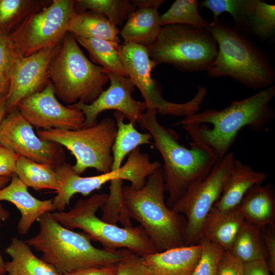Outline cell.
<instances>
[{"mask_svg":"<svg viewBox=\"0 0 275 275\" xmlns=\"http://www.w3.org/2000/svg\"><path fill=\"white\" fill-rule=\"evenodd\" d=\"M274 95L273 85L247 98L234 100L223 109L208 108L197 112L174 125L182 126L191 137L192 143L210 148L221 159L241 129L248 126L259 131L274 119V109L269 103Z\"/></svg>","mask_w":275,"mask_h":275,"instance_id":"6da1fadb","label":"cell"},{"mask_svg":"<svg viewBox=\"0 0 275 275\" xmlns=\"http://www.w3.org/2000/svg\"><path fill=\"white\" fill-rule=\"evenodd\" d=\"M157 114L156 109L147 108L136 122L151 135L163 158L164 186L168 193L166 204L171 209L190 187L209 175L220 159L210 148L192 143L190 148L181 145L176 132L159 123Z\"/></svg>","mask_w":275,"mask_h":275,"instance_id":"7a4b0ae2","label":"cell"},{"mask_svg":"<svg viewBox=\"0 0 275 275\" xmlns=\"http://www.w3.org/2000/svg\"><path fill=\"white\" fill-rule=\"evenodd\" d=\"M38 234L25 242L42 253L41 259L62 275L88 268L117 264L133 254L125 249H99L85 233H78L60 224L47 212L38 219Z\"/></svg>","mask_w":275,"mask_h":275,"instance_id":"3957f363","label":"cell"},{"mask_svg":"<svg viewBox=\"0 0 275 275\" xmlns=\"http://www.w3.org/2000/svg\"><path fill=\"white\" fill-rule=\"evenodd\" d=\"M206 28L218 46L216 58L206 72L209 76L229 77L258 91L274 85L275 68L271 59L247 35L218 18L209 21Z\"/></svg>","mask_w":275,"mask_h":275,"instance_id":"277c9868","label":"cell"},{"mask_svg":"<svg viewBox=\"0 0 275 275\" xmlns=\"http://www.w3.org/2000/svg\"><path fill=\"white\" fill-rule=\"evenodd\" d=\"M163 171L155 170L140 189L123 186L128 213L145 231L158 252L185 246L186 219L169 208L164 200Z\"/></svg>","mask_w":275,"mask_h":275,"instance_id":"5b68a950","label":"cell"},{"mask_svg":"<svg viewBox=\"0 0 275 275\" xmlns=\"http://www.w3.org/2000/svg\"><path fill=\"white\" fill-rule=\"evenodd\" d=\"M47 73L56 96L68 105L92 102L109 80L104 69L86 57L75 37L68 32L51 60Z\"/></svg>","mask_w":275,"mask_h":275,"instance_id":"8992f818","label":"cell"},{"mask_svg":"<svg viewBox=\"0 0 275 275\" xmlns=\"http://www.w3.org/2000/svg\"><path fill=\"white\" fill-rule=\"evenodd\" d=\"M107 197L105 194H95L87 199L78 200L68 211L51 213L62 226L71 230H82L92 240L99 242L103 249H125L141 257L158 252L141 226L121 227L96 216V212Z\"/></svg>","mask_w":275,"mask_h":275,"instance_id":"52a82bcc","label":"cell"},{"mask_svg":"<svg viewBox=\"0 0 275 275\" xmlns=\"http://www.w3.org/2000/svg\"><path fill=\"white\" fill-rule=\"evenodd\" d=\"M147 48L157 65L169 64L182 72H207L218 52L217 43L206 28L178 24L162 26Z\"/></svg>","mask_w":275,"mask_h":275,"instance_id":"ba28073f","label":"cell"},{"mask_svg":"<svg viewBox=\"0 0 275 275\" xmlns=\"http://www.w3.org/2000/svg\"><path fill=\"white\" fill-rule=\"evenodd\" d=\"M117 132L115 120L103 119L96 124L76 130L39 129L37 134L42 140L52 142L68 149L75 158L72 166L80 175L87 169L102 173L111 171L112 147Z\"/></svg>","mask_w":275,"mask_h":275,"instance_id":"9c48e42d","label":"cell"},{"mask_svg":"<svg viewBox=\"0 0 275 275\" xmlns=\"http://www.w3.org/2000/svg\"><path fill=\"white\" fill-rule=\"evenodd\" d=\"M160 167V162H151L149 154L142 152L139 147L128 155L126 162L118 170L96 176L82 177L74 172L72 165L64 162L55 169L59 183L53 199L55 211H64L74 195L87 196L114 179L128 180L132 188H141L147 177Z\"/></svg>","mask_w":275,"mask_h":275,"instance_id":"30bf717a","label":"cell"},{"mask_svg":"<svg viewBox=\"0 0 275 275\" xmlns=\"http://www.w3.org/2000/svg\"><path fill=\"white\" fill-rule=\"evenodd\" d=\"M121 58L128 77L140 90L147 108L155 109L162 116L184 118L199 112L207 95V89L198 87L195 96L186 102L177 103L166 100L151 77V71L157 65L150 58L146 47L124 43L121 45Z\"/></svg>","mask_w":275,"mask_h":275,"instance_id":"8fae6325","label":"cell"},{"mask_svg":"<svg viewBox=\"0 0 275 275\" xmlns=\"http://www.w3.org/2000/svg\"><path fill=\"white\" fill-rule=\"evenodd\" d=\"M235 159L233 152H228L205 179L190 187L172 207L186 219L185 245L197 244L202 238L206 219L222 194Z\"/></svg>","mask_w":275,"mask_h":275,"instance_id":"7c38bea8","label":"cell"},{"mask_svg":"<svg viewBox=\"0 0 275 275\" xmlns=\"http://www.w3.org/2000/svg\"><path fill=\"white\" fill-rule=\"evenodd\" d=\"M74 11V1L53 0L30 14L8 35L16 51L28 57L59 44Z\"/></svg>","mask_w":275,"mask_h":275,"instance_id":"4fadbf2b","label":"cell"},{"mask_svg":"<svg viewBox=\"0 0 275 275\" xmlns=\"http://www.w3.org/2000/svg\"><path fill=\"white\" fill-rule=\"evenodd\" d=\"M0 145L20 156L54 169L64 163L65 154L61 146L41 139L17 108L8 114L0 126Z\"/></svg>","mask_w":275,"mask_h":275,"instance_id":"5bb4252c","label":"cell"},{"mask_svg":"<svg viewBox=\"0 0 275 275\" xmlns=\"http://www.w3.org/2000/svg\"><path fill=\"white\" fill-rule=\"evenodd\" d=\"M17 109L34 127L41 130H76L82 128L85 116L78 109L63 105L51 81L41 91L30 95Z\"/></svg>","mask_w":275,"mask_h":275,"instance_id":"9a60e30c","label":"cell"},{"mask_svg":"<svg viewBox=\"0 0 275 275\" xmlns=\"http://www.w3.org/2000/svg\"><path fill=\"white\" fill-rule=\"evenodd\" d=\"M106 73L110 81L109 87L95 100L90 103L77 102L68 105L82 113L85 118L84 127L96 124L98 115L110 109L123 114L129 122L135 124L147 108L145 101H136L132 97L135 86L128 77L112 72Z\"/></svg>","mask_w":275,"mask_h":275,"instance_id":"2e32d148","label":"cell"},{"mask_svg":"<svg viewBox=\"0 0 275 275\" xmlns=\"http://www.w3.org/2000/svg\"><path fill=\"white\" fill-rule=\"evenodd\" d=\"M61 43L28 57L15 50L10 87L6 95L8 113L16 108L23 99L41 91L49 83L48 68Z\"/></svg>","mask_w":275,"mask_h":275,"instance_id":"e0dca14e","label":"cell"},{"mask_svg":"<svg viewBox=\"0 0 275 275\" xmlns=\"http://www.w3.org/2000/svg\"><path fill=\"white\" fill-rule=\"evenodd\" d=\"M164 0H134V9L120 31L124 43L148 47L156 39L162 26L158 10Z\"/></svg>","mask_w":275,"mask_h":275,"instance_id":"ac0fdd59","label":"cell"},{"mask_svg":"<svg viewBox=\"0 0 275 275\" xmlns=\"http://www.w3.org/2000/svg\"><path fill=\"white\" fill-rule=\"evenodd\" d=\"M267 177L266 173L256 171L250 165L235 159L222 194L211 209L206 221L239 206L246 192L255 185L262 184Z\"/></svg>","mask_w":275,"mask_h":275,"instance_id":"d6986e66","label":"cell"},{"mask_svg":"<svg viewBox=\"0 0 275 275\" xmlns=\"http://www.w3.org/2000/svg\"><path fill=\"white\" fill-rule=\"evenodd\" d=\"M202 249L198 243L149 254L142 259L149 275H192Z\"/></svg>","mask_w":275,"mask_h":275,"instance_id":"ffe728a7","label":"cell"},{"mask_svg":"<svg viewBox=\"0 0 275 275\" xmlns=\"http://www.w3.org/2000/svg\"><path fill=\"white\" fill-rule=\"evenodd\" d=\"M14 204L19 210L21 217L18 223V232L26 235L33 223L44 214L55 211L53 199L41 200L33 196L28 187L13 174L9 183L0 189V201Z\"/></svg>","mask_w":275,"mask_h":275,"instance_id":"44dd1931","label":"cell"},{"mask_svg":"<svg viewBox=\"0 0 275 275\" xmlns=\"http://www.w3.org/2000/svg\"><path fill=\"white\" fill-rule=\"evenodd\" d=\"M239 207L245 221L261 227H274L275 191L272 184L251 187Z\"/></svg>","mask_w":275,"mask_h":275,"instance_id":"7402d4cb","label":"cell"},{"mask_svg":"<svg viewBox=\"0 0 275 275\" xmlns=\"http://www.w3.org/2000/svg\"><path fill=\"white\" fill-rule=\"evenodd\" d=\"M5 252L11 258V261L5 262L7 275H62L51 264L37 257L25 241L13 238Z\"/></svg>","mask_w":275,"mask_h":275,"instance_id":"603a6c76","label":"cell"},{"mask_svg":"<svg viewBox=\"0 0 275 275\" xmlns=\"http://www.w3.org/2000/svg\"><path fill=\"white\" fill-rule=\"evenodd\" d=\"M75 38H96L119 42L120 31L102 14L92 11H75L67 27Z\"/></svg>","mask_w":275,"mask_h":275,"instance_id":"cb8c5ba5","label":"cell"},{"mask_svg":"<svg viewBox=\"0 0 275 275\" xmlns=\"http://www.w3.org/2000/svg\"><path fill=\"white\" fill-rule=\"evenodd\" d=\"M117 126L115 139L112 147L113 164L111 171L118 170L124 158L140 146L151 143V135L141 133L134 127V123H125L124 115L118 112L114 113Z\"/></svg>","mask_w":275,"mask_h":275,"instance_id":"d4e9b609","label":"cell"},{"mask_svg":"<svg viewBox=\"0 0 275 275\" xmlns=\"http://www.w3.org/2000/svg\"><path fill=\"white\" fill-rule=\"evenodd\" d=\"M239 206L205 222L203 237L229 251L245 222Z\"/></svg>","mask_w":275,"mask_h":275,"instance_id":"484cf974","label":"cell"},{"mask_svg":"<svg viewBox=\"0 0 275 275\" xmlns=\"http://www.w3.org/2000/svg\"><path fill=\"white\" fill-rule=\"evenodd\" d=\"M88 51L91 61L104 70L127 76L121 58L119 42L96 38H75Z\"/></svg>","mask_w":275,"mask_h":275,"instance_id":"4316f807","label":"cell"},{"mask_svg":"<svg viewBox=\"0 0 275 275\" xmlns=\"http://www.w3.org/2000/svg\"><path fill=\"white\" fill-rule=\"evenodd\" d=\"M261 228L245 221L229 251L243 263L258 260H266Z\"/></svg>","mask_w":275,"mask_h":275,"instance_id":"83f0119b","label":"cell"},{"mask_svg":"<svg viewBox=\"0 0 275 275\" xmlns=\"http://www.w3.org/2000/svg\"><path fill=\"white\" fill-rule=\"evenodd\" d=\"M259 0H204L199 6L210 10L214 19L224 12L230 14L234 22L233 28L237 32L249 34V21Z\"/></svg>","mask_w":275,"mask_h":275,"instance_id":"f1b7e54d","label":"cell"},{"mask_svg":"<svg viewBox=\"0 0 275 275\" xmlns=\"http://www.w3.org/2000/svg\"><path fill=\"white\" fill-rule=\"evenodd\" d=\"M52 1L0 0V35L8 36L30 14L41 10Z\"/></svg>","mask_w":275,"mask_h":275,"instance_id":"f546056e","label":"cell"},{"mask_svg":"<svg viewBox=\"0 0 275 275\" xmlns=\"http://www.w3.org/2000/svg\"><path fill=\"white\" fill-rule=\"evenodd\" d=\"M15 174L28 187H32L35 190L58 189L57 174L55 169L49 166L19 155Z\"/></svg>","mask_w":275,"mask_h":275,"instance_id":"4dcf8cb0","label":"cell"},{"mask_svg":"<svg viewBox=\"0 0 275 275\" xmlns=\"http://www.w3.org/2000/svg\"><path fill=\"white\" fill-rule=\"evenodd\" d=\"M135 7L128 0H76L75 11H92L105 16L112 24L117 27L127 20Z\"/></svg>","mask_w":275,"mask_h":275,"instance_id":"1f68e13d","label":"cell"},{"mask_svg":"<svg viewBox=\"0 0 275 275\" xmlns=\"http://www.w3.org/2000/svg\"><path fill=\"white\" fill-rule=\"evenodd\" d=\"M199 3L198 0L175 1L164 13L160 15V25L178 24L206 28L209 21L200 15Z\"/></svg>","mask_w":275,"mask_h":275,"instance_id":"d6a6232c","label":"cell"},{"mask_svg":"<svg viewBox=\"0 0 275 275\" xmlns=\"http://www.w3.org/2000/svg\"><path fill=\"white\" fill-rule=\"evenodd\" d=\"M123 180L114 179L110 182L109 193L101 207V219L107 223L116 224L120 222L124 227L132 226L131 217L126 208L123 195Z\"/></svg>","mask_w":275,"mask_h":275,"instance_id":"836d02e7","label":"cell"},{"mask_svg":"<svg viewBox=\"0 0 275 275\" xmlns=\"http://www.w3.org/2000/svg\"><path fill=\"white\" fill-rule=\"evenodd\" d=\"M249 34L262 41L272 40L275 35V5L259 0L249 21Z\"/></svg>","mask_w":275,"mask_h":275,"instance_id":"e575fe53","label":"cell"},{"mask_svg":"<svg viewBox=\"0 0 275 275\" xmlns=\"http://www.w3.org/2000/svg\"><path fill=\"white\" fill-rule=\"evenodd\" d=\"M198 243L202 245L203 249L192 275H217L218 264L225 250L205 237Z\"/></svg>","mask_w":275,"mask_h":275,"instance_id":"d590c367","label":"cell"},{"mask_svg":"<svg viewBox=\"0 0 275 275\" xmlns=\"http://www.w3.org/2000/svg\"><path fill=\"white\" fill-rule=\"evenodd\" d=\"M15 56L8 36L0 35V95H7L9 91Z\"/></svg>","mask_w":275,"mask_h":275,"instance_id":"8d00e7d4","label":"cell"},{"mask_svg":"<svg viewBox=\"0 0 275 275\" xmlns=\"http://www.w3.org/2000/svg\"><path fill=\"white\" fill-rule=\"evenodd\" d=\"M116 275H149L142 257L132 254L117 264Z\"/></svg>","mask_w":275,"mask_h":275,"instance_id":"74e56055","label":"cell"},{"mask_svg":"<svg viewBox=\"0 0 275 275\" xmlns=\"http://www.w3.org/2000/svg\"><path fill=\"white\" fill-rule=\"evenodd\" d=\"M217 275H243V263L225 250L218 264Z\"/></svg>","mask_w":275,"mask_h":275,"instance_id":"f35d334b","label":"cell"},{"mask_svg":"<svg viewBox=\"0 0 275 275\" xmlns=\"http://www.w3.org/2000/svg\"><path fill=\"white\" fill-rule=\"evenodd\" d=\"M19 155L0 145V177H12L15 174Z\"/></svg>","mask_w":275,"mask_h":275,"instance_id":"ab89813d","label":"cell"},{"mask_svg":"<svg viewBox=\"0 0 275 275\" xmlns=\"http://www.w3.org/2000/svg\"><path fill=\"white\" fill-rule=\"evenodd\" d=\"M266 230L262 227V236L265 242L266 262L271 273L275 274V231L274 227L269 226Z\"/></svg>","mask_w":275,"mask_h":275,"instance_id":"60d3db41","label":"cell"},{"mask_svg":"<svg viewBox=\"0 0 275 275\" xmlns=\"http://www.w3.org/2000/svg\"><path fill=\"white\" fill-rule=\"evenodd\" d=\"M243 275H272L265 259L243 263Z\"/></svg>","mask_w":275,"mask_h":275,"instance_id":"b9f144b4","label":"cell"},{"mask_svg":"<svg viewBox=\"0 0 275 275\" xmlns=\"http://www.w3.org/2000/svg\"><path fill=\"white\" fill-rule=\"evenodd\" d=\"M117 264L91 267L76 270L65 275H116Z\"/></svg>","mask_w":275,"mask_h":275,"instance_id":"7bdbcfd3","label":"cell"},{"mask_svg":"<svg viewBox=\"0 0 275 275\" xmlns=\"http://www.w3.org/2000/svg\"><path fill=\"white\" fill-rule=\"evenodd\" d=\"M8 114L6 95H0V126Z\"/></svg>","mask_w":275,"mask_h":275,"instance_id":"ee69618b","label":"cell"},{"mask_svg":"<svg viewBox=\"0 0 275 275\" xmlns=\"http://www.w3.org/2000/svg\"><path fill=\"white\" fill-rule=\"evenodd\" d=\"M10 215V212L0 203V221L7 220Z\"/></svg>","mask_w":275,"mask_h":275,"instance_id":"f6af8a7d","label":"cell"},{"mask_svg":"<svg viewBox=\"0 0 275 275\" xmlns=\"http://www.w3.org/2000/svg\"><path fill=\"white\" fill-rule=\"evenodd\" d=\"M11 177H0V189L7 186L10 182Z\"/></svg>","mask_w":275,"mask_h":275,"instance_id":"bcb514c9","label":"cell"},{"mask_svg":"<svg viewBox=\"0 0 275 275\" xmlns=\"http://www.w3.org/2000/svg\"><path fill=\"white\" fill-rule=\"evenodd\" d=\"M1 226V223L0 222V227ZM6 273L5 270V262H4L2 256L0 253V275H4Z\"/></svg>","mask_w":275,"mask_h":275,"instance_id":"7dc6e473","label":"cell"}]
</instances>
